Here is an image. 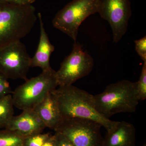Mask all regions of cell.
Here are the masks:
<instances>
[{
	"instance_id": "17",
	"label": "cell",
	"mask_w": 146,
	"mask_h": 146,
	"mask_svg": "<svg viewBox=\"0 0 146 146\" xmlns=\"http://www.w3.org/2000/svg\"><path fill=\"white\" fill-rule=\"evenodd\" d=\"M50 136V133L42 132L27 136L25 138V146H42Z\"/></svg>"
},
{
	"instance_id": "15",
	"label": "cell",
	"mask_w": 146,
	"mask_h": 146,
	"mask_svg": "<svg viewBox=\"0 0 146 146\" xmlns=\"http://www.w3.org/2000/svg\"><path fill=\"white\" fill-rule=\"evenodd\" d=\"M25 137L13 131H0V146H25Z\"/></svg>"
},
{
	"instance_id": "7",
	"label": "cell",
	"mask_w": 146,
	"mask_h": 146,
	"mask_svg": "<svg viewBox=\"0 0 146 146\" xmlns=\"http://www.w3.org/2000/svg\"><path fill=\"white\" fill-rule=\"evenodd\" d=\"M94 66L93 58L84 51L81 45L74 42L72 52L61 63L59 70L56 71L58 86L72 85L79 79L89 75Z\"/></svg>"
},
{
	"instance_id": "13",
	"label": "cell",
	"mask_w": 146,
	"mask_h": 146,
	"mask_svg": "<svg viewBox=\"0 0 146 146\" xmlns=\"http://www.w3.org/2000/svg\"><path fill=\"white\" fill-rule=\"evenodd\" d=\"M136 130L132 124L119 121L117 127L107 133L103 146H136Z\"/></svg>"
},
{
	"instance_id": "8",
	"label": "cell",
	"mask_w": 146,
	"mask_h": 146,
	"mask_svg": "<svg viewBox=\"0 0 146 146\" xmlns=\"http://www.w3.org/2000/svg\"><path fill=\"white\" fill-rule=\"evenodd\" d=\"M31 57L21 41L0 50V73L10 79L27 80Z\"/></svg>"
},
{
	"instance_id": "2",
	"label": "cell",
	"mask_w": 146,
	"mask_h": 146,
	"mask_svg": "<svg viewBox=\"0 0 146 146\" xmlns=\"http://www.w3.org/2000/svg\"><path fill=\"white\" fill-rule=\"evenodd\" d=\"M37 16L32 4L0 5V50L27 36L34 27Z\"/></svg>"
},
{
	"instance_id": "20",
	"label": "cell",
	"mask_w": 146,
	"mask_h": 146,
	"mask_svg": "<svg viewBox=\"0 0 146 146\" xmlns=\"http://www.w3.org/2000/svg\"><path fill=\"white\" fill-rule=\"evenodd\" d=\"M54 136L56 146H74L68 138L59 132H55Z\"/></svg>"
},
{
	"instance_id": "5",
	"label": "cell",
	"mask_w": 146,
	"mask_h": 146,
	"mask_svg": "<svg viewBox=\"0 0 146 146\" xmlns=\"http://www.w3.org/2000/svg\"><path fill=\"white\" fill-rule=\"evenodd\" d=\"M97 3L98 0H73L56 13L53 25L76 42L82 23L97 13Z\"/></svg>"
},
{
	"instance_id": "9",
	"label": "cell",
	"mask_w": 146,
	"mask_h": 146,
	"mask_svg": "<svg viewBox=\"0 0 146 146\" xmlns=\"http://www.w3.org/2000/svg\"><path fill=\"white\" fill-rule=\"evenodd\" d=\"M97 9V13L110 25L113 42L118 43L126 32L131 16L129 0H98Z\"/></svg>"
},
{
	"instance_id": "14",
	"label": "cell",
	"mask_w": 146,
	"mask_h": 146,
	"mask_svg": "<svg viewBox=\"0 0 146 146\" xmlns=\"http://www.w3.org/2000/svg\"><path fill=\"white\" fill-rule=\"evenodd\" d=\"M11 95L0 99V129L6 127L14 114Z\"/></svg>"
},
{
	"instance_id": "23",
	"label": "cell",
	"mask_w": 146,
	"mask_h": 146,
	"mask_svg": "<svg viewBox=\"0 0 146 146\" xmlns=\"http://www.w3.org/2000/svg\"><path fill=\"white\" fill-rule=\"evenodd\" d=\"M142 146H146V145L145 144H144V145H142Z\"/></svg>"
},
{
	"instance_id": "19",
	"label": "cell",
	"mask_w": 146,
	"mask_h": 146,
	"mask_svg": "<svg viewBox=\"0 0 146 146\" xmlns=\"http://www.w3.org/2000/svg\"><path fill=\"white\" fill-rule=\"evenodd\" d=\"M135 49L143 61H146V36L135 40Z\"/></svg>"
},
{
	"instance_id": "4",
	"label": "cell",
	"mask_w": 146,
	"mask_h": 146,
	"mask_svg": "<svg viewBox=\"0 0 146 146\" xmlns=\"http://www.w3.org/2000/svg\"><path fill=\"white\" fill-rule=\"evenodd\" d=\"M56 71H42L39 75L26 80L13 91L14 106L22 110L33 109L58 86Z\"/></svg>"
},
{
	"instance_id": "16",
	"label": "cell",
	"mask_w": 146,
	"mask_h": 146,
	"mask_svg": "<svg viewBox=\"0 0 146 146\" xmlns=\"http://www.w3.org/2000/svg\"><path fill=\"white\" fill-rule=\"evenodd\" d=\"M136 89L139 100L143 101L146 99V61L144 64L139 80L136 82Z\"/></svg>"
},
{
	"instance_id": "11",
	"label": "cell",
	"mask_w": 146,
	"mask_h": 146,
	"mask_svg": "<svg viewBox=\"0 0 146 146\" xmlns=\"http://www.w3.org/2000/svg\"><path fill=\"white\" fill-rule=\"evenodd\" d=\"M40 26V37L38 47L33 57L31 58V68L39 67L42 71L52 70L50 65V58L54 50V47L50 42L43 22L42 14H37Z\"/></svg>"
},
{
	"instance_id": "22",
	"label": "cell",
	"mask_w": 146,
	"mask_h": 146,
	"mask_svg": "<svg viewBox=\"0 0 146 146\" xmlns=\"http://www.w3.org/2000/svg\"><path fill=\"white\" fill-rule=\"evenodd\" d=\"M42 146H56L55 141L54 135H50Z\"/></svg>"
},
{
	"instance_id": "18",
	"label": "cell",
	"mask_w": 146,
	"mask_h": 146,
	"mask_svg": "<svg viewBox=\"0 0 146 146\" xmlns=\"http://www.w3.org/2000/svg\"><path fill=\"white\" fill-rule=\"evenodd\" d=\"M8 79L0 73V99L12 94Z\"/></svg>"
},
{
	"instance_id": "1",
	"label": "cell",
	"mask_w": 146,
	"mask_h": 146,
	"mask_svg": "<svg viewBox=\"0 0 146 146\" xmlns=\"http://www.w3.org/2000/svg\"><path fill=\"white\" fill-rule=\"evenodd\" d=\"M62 118L88 119L99 123L107 131H112L119 121L106 119L96 109L94 96L72 85L59 86L51 92Z\"/></svg>"
},
{
	"instance_id": "6",
	"label": "cell",
	"mask_w": 146,
	"mask_h": 146,
	"mask_svg": "<svg viewBox=\"0 0 146 146\" xmlns=\"http://www.w3.org/2000/svg\"><path fill=\"white\" fill-rule=\"evenodd\" d=\"M99 123L81 118H63L55 132L65 136L74 146H103Z\"/></svg>"
},
{
	"instance_id": "10",
	"label": "cell",
	"mask_w": 146,
	"mask_h": 146,
	"mask_svg": "<svg viewBox=\"0 0 146 146\" xmlns=\"http://www.w3.org/2000/svg\"><path fill=\"white\" fill-rule=\"evenodd\" d=\"M18 116H13L5 129L13 131L24 137L42 133L46 127L33 109L23 110Z\"/></svg>"
},
{
	"instance_id": "21",
	"label": "cell",
	"mask_w": 146,
	"mask_h": 146,
	"mask_svg": "<svg viewBox=\"0 0 146 146\" xmlns=\"http://www.w3.org/2000/svg\"><path fill=\"white\" fill-rule=\"evenodd\" d=\"M36 0H0V5L5 4L25 5L32 4Z\"/></svg>"
},
{
	"instance_id": "3",
	"label": "cell",
	"mask_w": 146,
	"mask_h": 146,
	"mask_svg": "<svg viewBox=\"0 0 146 146\" xmlns=\"http://www.w3.org/2000/svg\"><path fill=\"white\" fill-rule=\"evenodd\" d=\"M94 99L98 112L108 119L118 113L135 112L140 101L136 82L127 80L108 85L102 93L94 96Z\"/></svg>"
},
{
	"instance_id": "12",
	"label": "cell",
	"mask_w": 146,
	"mask_h": 146,
	"mask_svg": "<svg viewBox=\"0 0 146 146\" xmlns=\"http://www.w3.org/2000/svg\"><path fill=\"white\" fill-rule=\"evenodd\" d=\"M33 109L46 127L51 129L55 130L63 119L57 105L51 93Z\"/></svg>"
}]
</instances>
